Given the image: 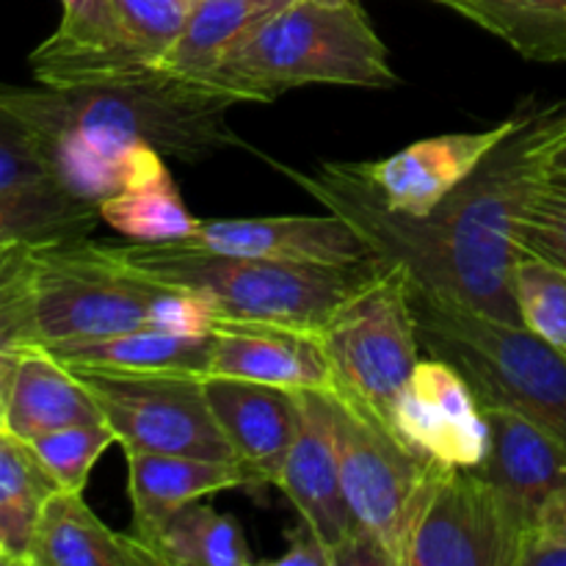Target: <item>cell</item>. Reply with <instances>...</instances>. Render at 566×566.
<instances>
[{
  "instance_id": "cell-1",
  "label": "cell",
  "mask_w": 566,
  "mask_h": 566,
  "mask_svg": "<svg viewBox=\"0 0 566 566\" xmlns=\"http://www.w3.org/2000/svg\"><path fill=\"white\" fill-rule=\"evenodd\" d=\"M566 125V99L525 105L517 130L426 219L392 213L354 164H324L313 175L280 166L315 202L343 216L376 258L403 265L409 280L506 324H523L514 304L517 219L539 186L545 153Z\"/></svg>"
},
{
  "instance_id": "cell-2",
  "label": "cell",
  "mask_w": 566,
  "mask_h": 566,
  "mask_svg": "<svg viewBox=\"0 0 566 566\" xmlns=\"http://www.w3.org/2000/svg\"><path fill=\"white\" fill-rule=\"evenodd\" d=\"M238 103L160 66L77 86L0 88V105L36 138L55 186L97 208L136 177L149 149L197 164L243 147L230 127Z\"/></svg>"
},
{
  "instance_id": "cell-3",
  "label": "cell",
  "mask_w": 566,
  "mask_h": 566,
  "mask_svg": "<svg viewBox=\"0 0 566 566\" xmlns=\"http://www.w3.org/2000/svg\"><path fill=\"white\" fill-rule=\"evenodd\" d=\"M28 269L36 337L44 348L138 329L210 335L221 321L208 296L133 269L114 243L77 238L31 247Z\"/></svg>"
},
{
  "instance_id": "cell-4",
  "label": "cell",
  "mask_w": 566,
  "mask_h": 566,
  "mask_svg": "<svg viewBox=\"0 0 566 566\" xmlns=\"http://www.w3.org/2000/svg\"><path fill=\"white\" fill-rule=\"evenodd\" d=\"M114 249L147 276L208 296L221 321L293 326L315 335L348 298L387 269L381 258L352 265L287 263L208 252L191 243H130Z\"/></svg>"
},
{
  "instance_id": "cell-5",
  "label": "cell",
  "mask_w": 566,
  "mask_h": 566,
  "mask_svg": "<svg viewBox=\"0 0 566 566\" xmlns=\"http://www.w3.org/2000/svg\"><path fill=\"white\" fill-rule=\"evenodd\" d=\"M202 81L241 103H274L298 86L390 88L398 75L359 0L337 6L293 0Z\"/></svg>"
},
{
  "instance_id": "cell-6",
  "label": "cell",
  "mask_w": 566,
  "mask_h": 566,
  "mask_svg": "<svg viewBox=\"0 0 566 566\" xmlns=\"http://www.w3.org/2000/svg\"><path fill=\"white\" fill-rule=\"evenodd\" d=\"M420 346L470 381L486 409H509L566 446V352L409 280Z\"/></svg>"
},
{
  "instance_id": "cell-7",
  "label": "cell",
  "mask_w": 566,
  "mask_h": 566,
  "mask_svg": "<svg viewBox=\"0 0 566 566\" xmlns=\"http://www.w3.org/2000/svg\"><path fill=\"white\" fill-rule=\"evenodd\" d=\"M332 396L340 448V475L354 534L385 553L390 566H407L415 528L442 464L418 457L368 407L337 390Z\"/></svg>"
},
{
  "instance_id": "cell-8",
  "label": "cell",
  "mask_w": 566,
  "mask_h": 566,
  "mask_svg": "<svg viewBox=\"0 0 566 566\" xmlns=\"http://www.w3.org/2000/svg\"><path fill=\"white\" fill-rule=\"evenodd\" d=\"M329 357L332 387L390 426V412L420 363V332L403 265L387 269L318 332Z\"/></svg>"
},
{
  "instance_id": "cell-9",
  "label": "cell",
  "mask_w": 566,
  "mask_h": 566,
  "mask_svg": "<svg viewBox=\"0 0 566 566\" xmlns=\"http://www.w3.org/2000/svg\"><path fill=\"white\" fill-rule=\"evenodd\" d=\"M125 451L235 459L210 412L202 376L77 370Z\"/></svg>"
},
{
  "instance_id": "cell-10",
  "label": "cell",
  "mask_w": 566,
  "mask_h": 566,
  "mask_svg": "<svg viewBox=\"0 0 566 566\" xmlns=\"http://www.w3.org/2000/svg\"><path fill=\"white\" fill-rule=\"evenodd\" d=\"M531 528L479 470L446 468L415 528L407 566H520Z\"/></svg>"
},
{
  "instance_id": "cell-11",
  "label": "cell",
  "mask_w": 566,
  "mask_h": 566,
  "mask_svg": "<svg viewBox=\"0 0 566 566\" xmlns=\"http://www.w3.org/2000/svg\"><path fill=\"white\" fill-rule=\"evenodd\" d=\"M390 429L418 457L475 470L490 457L492 431L470 381L442 357H420L390 412Z\"/></svg>"
},
{
  "instance_id": "cell-12",
  "label": "cell",
  "mask_w": 566,
  "mask_h": 566,
  "mask_svg": "<svg viewBox=\"0 0 566 566\" xmlns=\"http://www.w3.org/2000/svg\"><path fill=\"white\" fill-rule=\"evenodd\" d=\"M523 111L495 127L475 133H446L423 138L381 160L354 164L365 182L379 193L385 208L409 219H426L434 213L473 171L490 158L492 149L517 130Z\"/></svg>"
},
{
  "instance_id": "cell-13",
  "label": "cell",
  "mask_w": 566,
  "mask_h": 566,
  "mask_svg": "<svg viewBox=\"0 0 566 566\" xmlns=\"http://www.w3.org/2000/svg\"><path fill=\"white\" fill-rule=\"evenodd\" d=\"M298 426L276 486L287 495L304 523L315 528L332 556L343 553L354 534L340 475L337 420L326 390H296Z\"/></svg>"
},
{
  "instance_id": "cell-14",
  "label": "cell",
  "mask_w": 566,
  "mask_h": 566,
  "mask_svg": "<svg viewBox=\"0 0 566 566\" xmlns=\"http://www.w3.org/2000/svg\"><path fill=\"white\" fill-rule=\"evenodd\" d=\"M182 243L221 254L287 260V263L352 265L376 258L370 243L343 216H263V219L199 221Z\"/></svg>"
},
{
  "instance_id": "cell-15",
  "label": "cell",
  "mask_w": 566,
  "mask_h": 566,
  "mask_svg": "<svg viewBox=\"0 0 566 566\" xmlns=\"http://www.w3.org/2000/svg\"><path fill=\"white\" fill-rule=\"evenodd\" d=\"M210 376H235L285 390L332 387L329 357L315 332L249 321H219V326L210 332Z\"/></svg>"
},
{
  "instance_id": "cell-16",
  "label": "cell",
  "mask_w": 566,
  "mask_h": 566,
  "mask_svg": "<svg viewBox=\"0 0 566 566\" xmlns=\"http://www.w3.org/2000/svg\"><path fill=\"white\" fill-rule=\"evenodd\" d=\"M125 459L133 503V536L147 551L177 509L216 492L265 486L263 479L238 459H199L147 451H125Z\"/></svg>"
},
{
  "instance_id": "cell-17",
  "label": "cell",
  "mask_w": 566,
  "mask_h": 566,
  "mask_svg": "<svg viewBox=\"0 0 566 566\" xmlns=\"http://www.w3.org/2000/svg\"><path fill=\"white\" fill-rule=\"evenodd\" d=\"M210 412L230 440L238 462L276 484L298 426L296 390L235 376H202Z\"/></svg>"
},
{
  "instance_id": "cell-18",
  "label": "cell",
  "mask_w": 566,
  "mask_h": 566,
  "mask_svg": "<svg viewBox=\"0 0 566 566\" xmlns=\"http://www.w3.org/2000/svg\"><path fill=\"white\" fill-rule=\"evenodd\" d=\"M486 409V407H484ZM490 457L479 470L534 531L542 503L566 486V446L509 409H486Z\"/></svg>"
},
{
  "instance_id": "cell-19",
  "label": "cell",
  "mask_w": 566,
  "mask_h": 566,
  "mask_svg": "<svg viewBox=\"0 0 566 566\" xmlns=\"http://www.w3.org/2000/svg\"><path fill=\"white\" fill-rule=\"evenodd\" d=\"M25 566H160L136 539L111 531L83 501V492L48 497L33 531Z\"/></svg>"
},
{
  "instance_id": "cell-20",
  "label": "cell",
  "mask_w": 566,
  "mask_h": 566,
  "mask_svg": "<svg viewBox=\"0 0 566 566\" xmlns=\"http://www.w3.org/2000/svg\"><path fill=\"white\" fill-rule=\"evenodd\" d=\"M105 420L92 390L44 346L22 354L6 401L3 431L31 442L55 429Z\"/></svg>"
},
{
  "instance_id": "cell-21",
  "label": "cell",
  "mask_w": 566,
  "mask_h": 566,
  "mask_svg": "<svg viewBox=\"0 0 566 566\" xmlns=\"http://www.w3.org/2000/svg\"><path fill=\"white\" fill-rule=\"evenodd\" d=\"M210 335H175L164 329H138L97 340L48 348L70 370L103 374H193L210 368Z\"/></svg>"
},
{
  "instance_id": "cell-22",
  "label": "cell",
  "mask_w": 566,
  "mask_h": 566,
  "mask_svg": "<svg viewBox=\"0 0 566 566\" xmlns=\"http://www.w3.org/2000/svg\"><path fill=\"white\" fill-rule=\"evenodd\" d=\"M99 221L130 243H182L193 235L199 219L188 213L166 155L149 149L142 169L119 193L99 202Z\"/></svg>"
},
{
  "instance_id": "cell-23",
  "label": "cell",
  "mask_w": 566,
  "mask_h": 566,
  "mask_svg": "<svg viewBox=\"0 0 566 566\" xmlns=\"http://www.w3.org/2000/svg\"><path fill=\"white\" fill-rule=\"evenodd\" d=\"M293 0H193L180 39L171 44L160 70L202 81L238 44Z\"/></svg>"
},
{
  "instance_id": "cell-24",
  "label": "cell",
  "mask_w": 566,
  "mask_h": 566,
  "mask_svg": "<svg viewBox=\"0 0 566 566\" xmlns=\"http://www.w3.org/2000/svg\"><path fill=\"white\" fill-rule=\"evenodd\" d=\"M512 44L523 59L566 64V0H437Z\"/></svg>"
},
{
  "instance_id": "cell-25",
  "label": "cell",
  "mask_w": 566,
  "mask_h": 566,
  "mask_svg": "<svg viewBox=\"0 0 566 566\" xmlns=\"http://www.w3.org/2000/svg\"><path fill=\"white\" fill-rule=\"evenodd\" d=\"M59 490L31 442L0 431V542L11 564H28L39 514Z\"/></svg>"
},
{
  "instance_id": "cell-26",
  "label": "cell",
  "mask_w": 566,
  "mask_h": 566,
  "mask_svg": "<svg viewBox=\"0 0 566 566\" xmlns=\"http://www.w3.org/2000/svg\"><path fill=\"white\" fill-rule=\"evenodd\" d=\"M149 551L160 566H249L254 562L238 520L202 501L177 509Z\"/></svg>"
},
{
  "instance_id": "cell-27",
  "label": "cell",
  "mask_w": 566,
  "mask_h": 566,
  "mask_svg": "<svg viewBox=\"0 0 566 566\" xmlns=\"http://www.w3.org/2000/svg\"><path fill=\"white\" fill-rule=\"evenodd\" d=\"M97 205L81 202L61 188L0 193V247H44L77 241L97 227Z\"/></svg>"
},
{
  "instance_id": "cell-28",
  "label": "cell",
  "mask_w": 566,
  "mask_h": 566,
  "mask_svg": "<svg viewBox=\"0 0 566 566\" xmlns=\"http://www.w3.org/2000/svg\"><path fill=\"white\" fill-rule=\"evenodd\" d=\"M512 293L525 329L566 352V269L520 249Z\"/></svg>"
},
{
  "instance_id": "cell-29",
  "label": "cell",
  "mask_w": 566,
  "mask_h": 566,
  "mask_svg": "<svg viewBox=\"0 0 566 566\" xmlns=\"http://www.w3.org/2000/svg\"><path fill=\"white\" fill-rule=\"evenodd\" d=\"M28 254H31V247L22 249L14 263L0 274V431H3L6 401H9L17 365L22 354L39 346Z\"/></svg>"
},
{
  "instance_id": "cell-30",
  "label": "cell",
  "mask_w": 566,
  "mask_h": 566,
  "mask_svg": "<svg viewBox=\"0 0 566 566\" xmlns=\"http://www.w3.org/2000/svg\"><path fill=\"white\" fill-rule=\"evenodd\" d=\"M114 442V429L105 420H94V423L64 426V429L36 437L31 440V448L50 470V475L59 481L61 490L83 492L92 468Z\"/></svg>"
},
{
  "instance_id": "cell-31",
  "label": "cell",
  "mask_w": 566,
  "mask_h": 566,
  "mask_svg": "<svg viewBox=\"0 0 566 566\" xmlns=\"http://www.w3.org/2000/svg\"><path fill=\"white\" fill-rule=\"evenodd\" d=\"M127 42L149 66H160L180 39L193 0H114Z\"/></svg>"
},
{
  "instance_id": "cell-32",
  "label": "cell",
  "mask_w": 566,
  "mask_h": 566,
  "mask_svg": "<svg viewBox=\"0 0 566 566\" xmlns=\"http://www.w3.org/2000/svg\"><path fill=\"white\" fill-rule=\"evenodd\" d=\"M517 249L566 269V177L545 175L517 219Z\"/></svg>"
},
{
  "instance_id": "cell-33",
  "label": "cell",
  "mask_w": 566,
  "mask_h": 566,
  "mask_svg": "<svg viewBox=\"0 0 566 566\" xmlns=\"http://www.w3.org/2000/svg\"><path fill=\"white\" fill-rule=\"evenodd\" d=\"M59 188L25 125L0 105V193Z\"/></svg>"
},
{
  "instance_id": "cell-34",
  "label": "cell",
  "mask_w": 566,
  "mask_h": 566,
  "mask_svg": "<svg viewBox=\"0 0 566 566\" xmlns=\"http://www.w3.org/2000/svg\"><path fill=\"white\" fill-rule=\"evenodd\" d=\"M287 551L280 558H274V566H335V556L324 545L315 528L298 517V525L285 531Z\"/></svg>"
},
{
  "instance_id": "cell-35",
  "label": "cell",
  "mask_w": 566,
  "mask_h": 566,
  "mask_svg": "<svg viewBox=\"0 0 566 566\" xmlns=\"http://www.w3.org/2000/svg\"><path fill=\"white\" fill-rule=\"evenodd\" d=\"M528 542L566 547V486L553 492V495L542 503Z\"/></svg>"
},
{
  "instance_id": "cell-36",
  "label": "cell",
  "mask_w": 566,
  "mask_h": 566,
  "mask_svg": "<svg viewBox=\"0 0 566 566\" xmlns=\"http://www.w3.org/2000/svg\"><path fill=\"white\" fill-rule=\"evenodd\" d=\"M520 566H566V547L525 542Z\"/></svg>"
},
{
  "instance_id": "cell-37",
  "label": "cell",
  "mask_w": 566,
  "mask_h": 566,
  "mask_svg": "<svg viewBox=\"0 0 566 566\" xmlns=\"http://www.w3.org/2000/svg\"><path fill=\"white\" fill-rule=\"evenodd\" d=\"M545 171L553 177H566V125L556 136V142L545 153Z\"/></svg>"
},
{
  "instance_id": "cell-38",
  "label": "cell",
  "mask_w": 566,
  "mask_h": 566,
  "mask_svg": "<svg viewBox=\"0 0 566 566\" xmlns=\"http://www.w3.org/2000/svg\"><path fill=\"white\" fill-rule=\"evenodd\" d=\"M22 249H25V243H17V247H0V274L14 263V258L22 252Z\"/></svg>"
},
{
  "instance_id": "cell-39",
  "label": "cell",
  "mask_w": 566,
  "mask_h": 566,
  "mask_svg": "<svg viewBox=\"0 0 566 566\" xmlns=\"http://www.w3.org/2000/svg\"><path fill=\"white\" fill-rule=\"evenodd\" d=\"M310 3H326V6H337V3H352V0H310Z\"/></svg>"
},
{
  "instance_id": "cell-40",
  "label": "cell",
  "mask_w": 566,
  "mask_h": 566,
  "mask_svg": "<svg viewBox=\"0 0 566 566\" xmlns=\"http://www.w3.org/2000/svg\"><path fill=\"white\" fill-rule=\"evenodd\" d=\"M0 564H11V558H9V553H6L3 542H0Z\"/></svg>"
}]
</instances>
